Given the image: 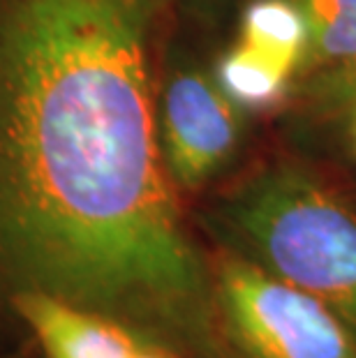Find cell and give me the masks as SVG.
<instances>
[{
  "label": "cell",
  "instance_id": "obj_1",
  "mask_svg": "<svg viewBox=\"0 0 356 358\" xmlns=\"http://www.w3.org/2000/svg\"><path fill=\"white\" fill-rule=\"evenodd\" d=\"M169 0H0V287L232 358L211 255L157 139Z\"/></svg>",
  "mask_w": 356,
  "mask_h": 358
},
{
  "label": "cell",
  "instance_id": "obj_2",
  "mask_svg": "<svg viewBox=\"0 0 356 358\" xmlns=\"http://www.w3.org/2000/svg\"><path fill=\"white\" fill-rule=\"evenodd\" d=\"M199 224L211 243L315 296L356 333V203L313 164L273 155L248 166Z\"/></svg>",
  "mask_w": 356,
  "mask_h": 358
},
{
  "label": "cell",
  "instance_id": "obj_3",
  "mask_svg": "<svg viewBox=\"0 0 356 358\" xmlns=\"http://www.w3.org/2000/svg\"><path fill=\"white\" fill-rule=\"evenodd\" d=\"M215 315L232 358H356V333L299 287L211 243Z\"/></svg>",
  "mask_w": 356,
  "mask_h": 358
},
{
  "label": "cell",
  "instance_id": "obj_4",
  "mask_svg": "<svg viewBox=\"0 0 356 358\" xmlns=\"http://www.w3.org/2000/svg\"><path fill=\"white\" fill-rule=\"evenodd\" d=\"M248 116L213 72L176 63L157 77V139L169 178L183 196L199 194L243 150Z\"/></svg>",
  "mask_w": 356,
  "mask_h": 358
},
{
  "label": "cell",
  "instance_id": "obj_5",
  "mask_svg": "<svg viewBox=\"0 0 356 358\" xmlns=\"http://www.w3.org/2000/svg\"><path fill=\"white\" fill-rule=\"evenodd\" d=\"M310 70V30L294 0H248L236 33L213 65L220 88L241 109L271 113L292 102Z\"/></svg>",
  "mask_w": 356,
  "mask_h": 358
},
{
  "label": "cell",
  "instance_id": "obj_6",
  "mask_svg": "<svg viewBox=\"0 0 356 358\" xmlns=\"http://www.w3.org/2000/svg\"><path fill=\"white\" fill-rule=\"evenodd\" d=\"M10 303L44 358H130L143 340L116 319L49 294H12Z\"/></svg>",
  "mask_w": 356,
  "mask_h": 358
},
{
  "label": "cell",
  "instance_id": "obj_7",
  "mask_svg": "<svg viewBox=\"0 0 356 358\" xmlns=\"http://www.w3.org/2000/svg\"><path fill=\"white\" fill-rule=\"evenodd\" d=\"M310 30L308 77L356 60V0H294ZM306 77V79H308Z\"/></svg>",
  "mask_w": 356,
  "mask_h": 358
},
{
  "label": "cell",
  "instance_id": "obj_8",
  "mask_svg": "<svg viewBox=\"0 0 356 358\" xmlns=\"http://www.w3.org/2000/svg\"><path fill=\"white\" fill-rule=\"evenodd\" d=\"M292 102L301 104L315 116L333 118L345 106L356 102V60L303 79L294 90Z\"/></svg>",
  "mask_w": 356,
  "mask_h": 358
},
{
  "label": "cell",
  "instance_id": "obj_9",
  "mask_svg": "<svg viewBox=\"0 0 356 358\" xmlns=\"http://www.w3.org/2000/svg\"><path fill=\"white\" fill-rule=\"evenodd\" d=\"M333 118H340V123H343L345 143H347V148H350V155L356 159V102L345 106V109L336 113Z\"/></svg>",
  "mask_w": 356,
  "mask_h": 358
},
{
  "label": "cell",
  "instance_id": "obj_10",
  "mask_svg": "<svg viewBox=\"0 0 356 358\" xmlns=\"http://www.w3.org/2000/svg\"><path fill=\"white\" fill-rule=\"evenodd\" d=\"M130 358H183L180 354L171 352L169 347H162L157 342H148V340H141L137 349L132 352Z\"/></svg>",
  "mask_w": 356,
  "mask_h": 358
}]
</instances>
